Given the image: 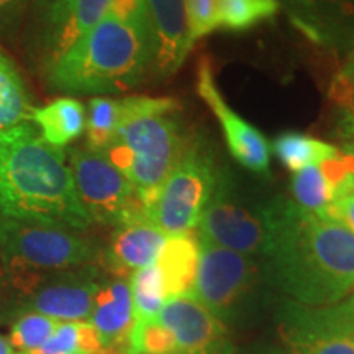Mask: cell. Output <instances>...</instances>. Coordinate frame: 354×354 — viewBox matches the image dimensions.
I'll return each mask as SVG.
<instances>
[{"instance_id": "cell-1", "label": "cell", "mask_w": 354, "mask_h": 354, "mask_svg": "<svg viewBox=\"0 0 354 354\" xmlns=\"http://www.w3.org/2000/svg\"><path fill=\"white\" fill-rule=\"evenodd\" d=\"M268 259L279 287L302 305H333L354 289V234L284 197L274 201Z\"/></svg>"}, {"instance_id": "cell-2", "label": "cell", "mask_w": 354, "mask_h": 354, "mask_svg": "<svg viewBox=\"0 0 354 354\" xmlns=\"http://www.w3.org/2000/svg\"><path fill=\"white\" fill-rule=\"evenodd\" d=\"M0 214L81 232L92 225L64 149L46 143L32 122L0 131Z\"/></svg>"}, {"instance_id": "cell-3", "label": "cell", "mask_w": 354, "mask_h": 354, "mask_svg": "<svg viewBox=\"0 0 354 354\" xmlns=\"http://www.w3.org/2000/svg\"><path fill=\"white\" fill-rule=\"evenodd\" d=\"M43 73L51 91L69 95L128 91L153 73L151 30L107 12Z\"/></svg>"}, {"instance_id": "cell-4", "label": "cell", "mask_w": 354, "mask_h": 354, "mask_svg": "<svg viewBox=\"0 0 354 354\" xmlns=\"http://www.w3.org/2000/svg\"><path fill=\"white\" fill-rule=\"evenodd\" d=\"M189 140L187 127L174 102L131 115L102 153L135 185L146 207L179 162Z\"/></svg>"}, {"instance_id": "cell-5", "label": "cell", "mask_w": 354, "mask_h": 354, "mask_svg": "<svg viewBox=\"0 0 354 354\" xmlns=\"http://www.w3.org/2000/svg\"><path fill=\"white\" fill-rule=\"evenodd\" d=\"M99 254L81 230L0 214V261L21 292L44 276L91 266Z\"/></svg>"}, {"instance_id": "cell-6", "label": "cell", "mask_w": 354, "mask_h": 354, "mask_svg": "<svg viewBox=\"0 0 354 354\" xmlns=\"http://www.w3.org/2000/svg\"><path fill=\"white\" fill-rule=\"evenodd\" d=\"M220 172L210 146L190 136L179 162L145 207V216L167 236L192 233L214 196Z\"/></svg>"}, {"instance_id": "cell-7", "label": "cell", "mask_w": 354, "mask_h": 354, "mask_svg": "<svg viewBox=\"0 0 354 354\" xmlns=\"http://www.w3.org/2000/svg\"><path fill=\"white\" fill-rule=\"evenodd\" d=\"M197 227L198 240L251 258H268L272 243L274 201L264 205L241 201L233 177L221 167L214 196L203 209Z\"/></svg>"}, {"instance_id": "cell-8", "label": "cell", "mask_w": 354, "mask_h": 354, "mask_svg": "<svg viewBox=\"0 0 354 354\" xmlns=\"http://www.w3.org/2000/svg\"><path fill=\"white\" fill-rule=\"evenodd\" d=\"M68 162L84 210L92 223L117 225L145 216L138 190L102 151L71 148Z\"/></svg>"}, {"instance_id": "cell-9", "label": "cell", "mask_w": 354, "mask_h": 354, "mask_svg": "<svg viewBox=\"0 0 354 354\" xmlns=\"http://www.w3.org/2000/svg\"><path fill=\"white\" fill-rule=\"evenodd\" d=\"M110 0H35L25 25V50L44 69L86 37Z\"/></svg>"}, {"instance_id": "cell-10", "label": "cell", "mask_w": 354, "mask_h": 354, "mask_svg": "<svg viewBox=\"0 0 354 354\" xmlns=\"http://www.w3.org/2000/svg\"><path fill=\"white\" fill-rule=\"evenodd\" d=\"M198 241L201 259L192 297L216 317L227 315V312L254 287L259 276L258 263L251 256L209 241Z\"/></svg>"}, {"instance_id": "cell-11", "label": "cell", "mask_w": 354, "mask_h": 354, "mask_svg": "<svg viewBox=\"0 0 354 354\" xmlns=\"http://www.w3.org/2000/svg\"><path fill=\"white\" fill-rule=\"evenodd\" d=\"M196 91L218 120L228 151L238 165L251 172L268 174L271 166V146L263 133L234 112L221 95L209 57H202L197 64Z\"/></svg>"}, {"instance_id": "cell-12", "label": "cell", "mask_w": 354, "mask_h": 354, "mask_svg": "<svg viewBox=\"0 0 354 354\" xmlns=\"http://www.w3.org/2000/svg\"><path fill=\"white\" fill-rule=\"evenodd\" d=\"M100 286L92 264L50 274L24 292L26 310L59 322H86Z\"/></svg>"}, {"instance_id": "cell-13", "label": "cell", "mask_w": 354, "mask_h": 354, "mask_svg": "<svg viewBox=\"0 0 354 354\" xmlns=\"http://www.w3.org/2000/svg\"><path fill=\"white\" fill-rule=\"evenodd\" d=\"M156 318L174 336L179 354H230L225 325L192 295L169 299Z\"/></svg>"}, {"instance_id": "cell-14", "label": "cell", "mask_w": 354, "mask_h": 354, "mask_svg": "<svg viewBox=\"0 0 354 354\" xmlns=\"http://www.w3.org/2000/svg\"><path fill=\"white\" fill-rule=\"evenodd\" d=\"M295 28L328 51L354 50V0H279Z\"/></svg>"}, {"instance_id": "cell-15", "label": "cell", "mask_w": 354, "mask_h": 354, "mask_svg": "<svg viewBox=\"0 0 354 354\" xmlns=\"http://www.w3.org/2000/svg\"><path fill=\"white\" fill-rule=\"evenodd\" d=\"M153 38V74L169 77L192 50L185 0H146Z\"/></svg>"}, {"instance_id": "cell-16", "label": "cell", "mask_w": 354, "mask_h": 354, "mask_svg": "<svg viewBox=\"0 0 354 354\" xmlns=\"http://www.w3.org/2000/svg\"><path fill=\"white\" fill-rule=\"evenodd\" d=\"M167 234L146 216L115 227L107 251V264L117 274H133L156 263Z\"/></svg>"}, {"instance_id": "cell-17", "label": "cell", "mask_w": 354, "mask_h": 354, "mask_svg": "<svg viewBox=\"0 0 354 354\" xmlns=\"http://www.w3.org/2000/svg\"><path fill=\"white\" fill-rule=\"evenodd\" d=\"M287 328L295 354H354L351 336L326 320L320 307L292 305Z\"/></svg>"}, {"instance_id": "cell-18", "label": "cell", "mask_w": 354, "mask_h": 354, "mask_svg": "<svg viewBox=\"0 0 354 354\" xmlns=\"http://www.w3.org/2000/svg\"><path fill=\"white\" fill-rule=\"evenodd\" d=\"M91 320L105 351L113 348H127L135 315L130 286L123 279H115L102 284L97 292Z\"/></svg>"}, {"instance_id": "cell-19", "label": "cell", "mask_w": 354, "mask_h": 354, "mask_svg": "<svg viewBox=\"0 0 354 354\" xmlns=\"http://www.w3.org/2000/svg\"><path fill=\"white\" fill-rule=\"evenodd\" d=\"M201 241L192 233L167 236L156 259V268L161 274L167 300L192 295L196 286Z\"/></svg>"}, {"instance_id": "cell-20", "label": "cell", "mask_w": 354, "mask_h": 354, "mask_svg": "<svg viewBox=\"0 0 354 354\" xmlns=\"http://www.w3.org/2000/svg\"><path fill=\"white\" fill-rule=\"evenodd\" d=\"M30 122L46 143L64 149L86 131V107L74 97H59L43 107H35Z\"/></svg>"}, {"instance_id": "cell-21", "label": "cell", "mask_w": 354, "mask_h": 354, "mask_svg": "<svg viewBox=\"0 0 354 354\" xmlns=\"http://www.w3.org/2000/svg\"><path fill=\"white\" fill-rule=\"evenodd\" d=\"M33 109L20 69L0 48V131L30 122Z\"/></svg>"}, {"instance_id": "cell-22", "label": "cell", "mask_w": 354, "mask_h": 354, "mask_svg": "<svg viewBox=\"0 0 354 354\" xmlns=\"http://www.w3.org/2000/svg\"><path fill=\"white\" fill-rule=\"evenodd\" d=\"M271 151L286 169L297 172L304 167L322 165L326 159L335 158L339 149L315 136L299 131H286L274 138Z\"/></svg>"}, {"instance_id": "cell-23", "label": "cell", "mask_w": 354, "mask_h": 354, "mask_svg": "<svg viewBox=\"0 0 354 354\" xmlns=\"http://www.w3.org/2000/svg\"><path fill=\"white\" fill-rule=\"evenodd\" d=\"M292 203L308 214L323 215L335 201H338V190L323 171L322 165L304 167L294 172L290 180Z\"/></svg>"}, {"instance_id": "cell-24", "label": "cell", "mask_w": 354, "mask_h": 354, "mask_svg": "<svg viewBox=\"0 0 354 354\" xmlns=\"http://www.w3.org/2000/svg\"><path fill=\"white\" fill-rule=\"evenodd\" d=\"M123 122H125L123 99H112L107 95L92 97L86 110L87 148L104 151L112 143Z\"/></svg>"}, {"instance_id": "cell-25", "label": "cell", "mask_w": 354, "mask_h": 354, "mask_svg": "<svg viewBox=\"0 0 354 354\" xmlns=\"http://www.w3.org/2000/svg\"><path fill=\"white\" fill-rule=\"evenodd\" d=\"M105 354L104 344L91 322H61L50 338L30 354Z\"/></svg>"}, {"instance_id": "cell-26", "label": "cell", "mask_w": 354, "mask_h": 354, "mask_svg": "<svg viewBox=\"0 0 354 354\" xmlns=\"http://www.w3.org/2000/svg\"><path fill=\"white\" fill-rule=\"evenodd\" d=\"M279 10V0H220L218 30L246 32L274 19Z\"/></svg>"}, {"instance_id": "cell-27", "label": "cell", "mask_w": 354, "mask_h": 354, "mask_svg": "<svg viewBox=\"0 0 354 354\" xmlns=\"http://www.w3.org/2000/svg\"><path fill=\"white\" fill-rule=\"evenodd\" d=\"M130 292L135 320H153L167 302L165 286L156 264L146 266L130 276Z\"/></svg>"}, {"instance_id": "cell-28", "label": "cell", "mask_w": 354, "mask_h": 354, "mask_svg": "<svg viewBox=\"0 0 354 354\" xmlns=\"http://www.w3.org/2000/svg\"><path fill=\"white\" fill-rule=\"evenodd\" d=\"M59 323V320L43 315V313L26 310L12 323L8 342L19 353L30 354L50 338Z\"/></svg>"}, {"instance_id": "cell-29", "label": "cell", "mask_w": 354, "mask_h": 354, "mask_svg": "<svg viewBox=\"0 0 354 354\" xmlns=\"http://www.w3.org/2000/svg\"><path fill=\"white\" fill-rule=\"evenodd\" d=\"M125 351L127 354H179L174 336L158 318L135 320Z\"/></svg>"}, {"instance_id": "cell-30", "label": "cell", "mask_w": 354, "mask_h": 354, "mask_svg": "<svg viewBox=\"0 0 354 354\" xmlns=\"http://www.w3.org/2000/svg\"><path fill=\"white\" fill-rule=\"evenodd\" d=\"M330 94L335 104L336 133L346 143H354V81L335 77Z\"/></svg>"}, {"instance_id": "cell-31", "label": "cell", "mask_w": 354, "mask_h": 354, "mask_svg": "<svg viewBox=\"0 0 354 354\" xmlns=\"http://www.w3.org/2000/svg\"><path fill=\"white\" fill-rule=\"evenodd\" d=\"M190 25V38L194 44L203 37L218 30L220 0H185Z\"/></svg>"}, {"instance_id": "cell-32", "label": "cell", "mask_w": 354, "mask_h": 354, "mask_svg": "<svg viewBox=\"0 0 354 354\" xmlns=\"http://www.w3.org/2000/svg\"><path fill=\"white\" fill-rule=\"evenodd\" d=\"M35 0H0V37H10L24 25Z\"/></svg>"}, {"instance_id": "cell-33", "label": "cell", "mask_w": 354, "mask_h": 354, "mask_svg": "<svg viewBox=\"0 0 354 354\" xmlns=\"http://www.w3.org/2000/svg\"><path fill=\"white\" fill-rule=\"evenodd\" d=\"M326 320L351 336L354 342V292L333 305L320 307Z\"/></svg>"}, {"instance_id": "cell-34", "label": "cell", "mask_w": 354, "mask_h": 354, "mask_svg": "<svg viewBox=\"0 0 354 354\" xmlns=\"http://www.w3.org/2000/svg\"><path fill=\"white\" fill-rule=\"evenodd\" d=\"M322 216L338 221L354 234V196H344L335 201Z\"/></svg>"}, {"instance_id": "cell-35", "label": "cell", "mask_w": 354, "mask_h": 354, "mask_svg": "<svg viewBox=\"0 0 354 354\" xmlns=\"http://www.w3.org/2000/svg\"><path fill=\"white\" fill-rule=\"evenodd\" d=\"M336 77L344 79V81H354V50L348 55L346 63H344L343 68L338 71Z\"/></svg>"}, {"instance_id": "cell-36", "label": "cell", "mask_w": 354, "mask_h": 354, "mask_svg": "<svg viewBox=\"0 0 354 354\" xmlns=\"http://www.w3.org/2000/svg\"><path fill=\"white\" fill-rule=\"evenodd\" d=\"M0 354H21V353H19L12 346L10 342H8V338H6L3 335H0Z\"/></svg>"}, {"instance_id": "cell-37", "label": "cell", "mask_w": 354, "mask_h": 354, "mask_svg": "<svg viewBox=\"0 0 354 354\" xmlns=\"http://www.w3.org/2000/svg\"><path fill=\"white\" fill-rule=\"evenodd\" d=\"M343 149L346 153L351 154L353 161H354V143H344ZM349 196H354V169H353V176H351V184H349Z\"/></svg>"}, {"instance_id": "cell-38", "label": "cell", "mask_w": 354, "mask_h": 354, "mask_svg": "<svg viewBox=\"0 0 354 354\" xmlns=\"http://www.w3.org/2000/svg\"><path fill=\"white\" fill-rule=\"evenodd\" d=\"M71 354H84V353H71Z\"/></svg>"}]
</instances>
